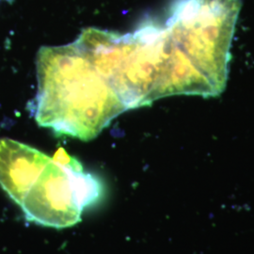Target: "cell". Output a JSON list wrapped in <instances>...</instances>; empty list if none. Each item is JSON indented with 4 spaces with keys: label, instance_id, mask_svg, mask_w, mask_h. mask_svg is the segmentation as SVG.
<instances>
[{
    "label": "cell",
    "instance_id": "obj_1",
    "mask_svg": "<svg viewBox=\"0 0 254 254\" xmlns=\"http://www.w3.org/2000/svg\"><path fill=\"white\" fill-rule=\"evenodd\" d=\"M74 44L116 91L127 109L174 94H194L197 62L169 29L147 21L132 33L89 27Z\"/></svg>",
    "mask_w": 254,
    "mask_h": 254
},
{
    "label": "cell",
    "instance_id": "obj_2",
    "mask_svg": "<svg viewBox=\"0 0 254 254\" xmlns=\"http://www.w3.org/2000/svg\"><path fill=\"white\" fill-rule=\"evenodd\" d=\"M36 64L38 91L30 109L39 126L89 141L127 110L74 43L42 47Z\"/></svg>",
    "mask_w": 254,
    "mask_h": 254
},
{
    "label": "cell",
    "instance_id": "obj_3",
    "mask_svg": "<svg viewBox=\"0 0 254 254\" xmlns=\"http://www.w3.org/2000/svg\"><path fill=\"white\" fill-rule=\"evenodd\" d=\"M28 221L47 227H71L81 219L70 176L65 168L51 161L20 205Z\"/></svg>",
    "mask_w": 254,
    "mask_h": 254
},
{
    "label": "cell",
    "instance_id": "obj_4",
    "mask_svg": "<svg viewBox=\"0 0 254 254\" xmlns=\"http://www.w3.org/2000/svg\"><path fill=\"white\" fill-rule=\"evenodd\" d=\"M52 158L31 146L0 138V187L19 205Z\"/></svg>",
    "mask_w": 254,
    "mask_h": 254
},
{
    "label": "cell",
    "instance_id": "obj_5",
    "mask_svg": "<svg viewBox=\"0 0 254 254\" xmlns=\"http://www.w3.org/2000/svg\"><path fill=\"white\" fill-rule=\"evenodd\" d=\"M70 176L75 200L83 210L99 202L104 195V186L100 179L91 173L74 172L65 168Z\"/></svg>",
    "mask_w": 254,
    "mask_h": 254
},
{
    "label": "cell",
    "instance_id": "obj_6",
    "mask_svg": "<svg viewBox=\"0 0 254 254\" xmlns=\"http://www.w3.org/2000/svg\"><path fill=\"white\" fill-rule=\"evenodd\" d=\"M52 161L55 163L59 164L64 168H67L74 172H83L81 163L77 159L71 156L70 154H67V152L64 150V148H60L55 153Z\"/></svg>",
    "mask_w": 254,
    "mask_h": 254
}]
</instances>
